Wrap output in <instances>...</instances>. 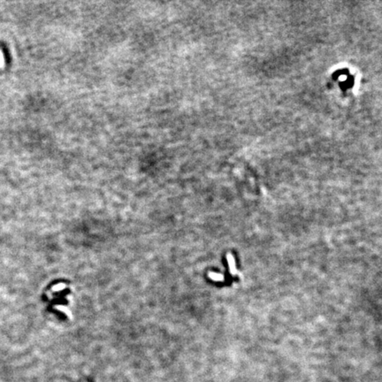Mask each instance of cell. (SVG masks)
Wrapping results in <instances>:
<instances>
[{"label": "cell", "mask_w": 382, "mask_h": 382, "mask_svg": "<svg viewBox=\"0 0 382 382\" xmlns=\"http://www.w3.org/2000/svg\"><path fill=\"white\" fill-rule=\"evenodd\" d=\"M2 60H3V58H2V54L0 52V64L2 63Z\"/></svg>", "instance_id": "6da1fadb"}]
</instances>
